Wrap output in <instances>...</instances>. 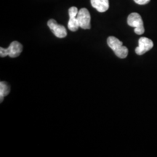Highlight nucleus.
I'll return each mask as SVG.
<instances>
[{"instance_id": "f257e3e1", "label": "nucleus", "mask_w": 157, "mask_h": 157, "mask_svg": "<svg viewBox=\"0 0 157 157\" xmlns=\"http://www.w3.org/2000/svg\"><path fill=\"white\" fill-rule=\"evenodd\" d=\"M107 44L112 50L116 56L119 58H126L128 55V49L124 46L121 41L115 36H109L107 39Z\"/></svg>"}, {"instance_id": "f03ea898", "label": "nucleus", "mask_w": 157, "mask_h": 157, "mask_svg": "<svg viewBox=\"0 0 157 157\" xmlns=\"http://www.w3.org/2000/svg\"><path fill=\"white\" fill-rule=\"evenodd\" d=\"M127 24L135 28V33L137 35H141L145 32L143 19L138 13H132L129 14L127 17Z\"/></svg>"}, {"instance_id": "7ed1b4c3", "label": "nucleus", "mask_w": 157, "mask_h": 157, "mask_svg": "<svg viewBox=\"0 0 157 157\" xmlns=\"http://www.w3.org/2000/svg\"><path fill=\"white\" fill-rule=\"evenodd\" d=\"M23 51V45L21 43L14 41L10 44L7 48H0V56L2 58L10 56V58H16L19 56Z\"/></svg>"}, {"instance_id": "20e7f679", "label": "nucleus", "mask_w": 157, "mask_h": 157, "mask_svg": "<svg viewBox=\"0 0 157 157\" xmlns=\"http://www.w3.org/2000/svg\"><path fill=\"white\" fill-rule=\"evenodd\" d=\"M77 20L80 28L83 29H90L91 28V16L87 9L82 8L78 10L77 15Z\"/></svg>"}, {"instance_id": "39448f33", "label": "nucleus", "mask_w": 157, "mask_h": 157, "mask_svg": "<svg viewBox=\"0 0 157 157\" xmlns=\"http://www.w3.org/2000/svg\"><path fill=\"white\" fill-rule=\"evenodd\" d=\"M48 27L51 29L54 35L58 38H64L67 36V31L65 26L58 24L56 20L50 19L48 22Z\"/></svg>"}, {"instance_id": "423d86ee", "label": "nucleus", "mask_w": 157, "mask_h": 157, "mask_svg": "<svg viewBox=\"0 0 157 157\" xmlns=\"http://www.w3.org/2000/svg\"><path fill=\"white\" fill-rule=\"evenodd\" d=\"M154 47L152 40L147 37H141L138 40V47L135 48V52L138 56H142Z\"/></svg>"}, {"instance_id": "0eeeda50", "label": "nucleus", "mask_w": 157, "mask_h": 157, "mask_svg": "<svg viewBox=\"0 0 157 157\" xmlns=\"http://www.w3.org/2000/svg\"><path fill=\"white\" fill-rule=\"evenodd\" d=\"M78 10L76 7H71L68 10L69 21L68 23V28L70 31H76L79 28V24L77 20V15Z\"/></svg>"}, {"instance_id": "6e6552de", "label": "nucleus", "mask_w": 157, "mask_h": 157, "mask_svg": "<svg viewBox=\"0 0 157 157\" xmlns=\"http://www.w3.org/2000/svg\"><path fill=\"white\" fill-rule=\"evenodd\" d=\"M91 5L99 13H104L109 8V0H90Z\"/></svg>"}, {"instance_id": "1a4fd4ad", "label": "nucleus", "mask_w": 157, "mask_h": 157, "mask_svg": "<svg viewBox=\"0 0 157 157\" xmlns=\"http://www.w3.org/2000/svg\"><path fill=\"white\" fill-rule=\"evenodd\" d=\"M10 92V87L9 84L6 82L2 81L0 82V99L1 103L3 101L4 98L7 96Z\"/></svg>"}, {"instance_id": "9d476101", "label": "nucleus", "mask_w": 157, "mask_h": 157, "mask_svg": "<svg viewBox=\"0 0 157 157\" xmlns=\"http://www.w3.org/2000/svg\"><path fill=\"white\" fill-rule=\"evenodd\" d=\"M134 2L135 3H137V5H143L148 4L150 2V0H134Z\"/></svg>"}]
</instances>
